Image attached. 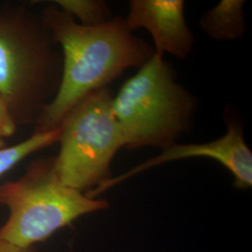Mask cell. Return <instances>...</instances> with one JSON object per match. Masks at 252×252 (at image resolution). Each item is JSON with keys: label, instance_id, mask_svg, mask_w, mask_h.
Instances as JSON below:
<instances>
[{"label": "cell", "instance_id": "cell-12", "mask_svg": "<svg viewBox=\"0 0 252 252\" xmlns=\"http://www.w3.org/2000/svg\"><path fill=\"white\" fill-rule=\"evenodd\" d=\"M0 252H37L35 247L22 248L0 239Z\"/></svg>", "mask_w": 252, "mask_h": 252}, {"label": "cell", "instance_id": "cell-6", "mask_svg": "<svg viewBox=\"0 0 252 252\" xmlns=\"http://www.w3.org/2000/svg\"><path fill=\"white\" fill-rule=\"evenodd\" d=\"M192 157H207L220 162L234 176L235 188L246 189L252 187V151L245 142L241 124L233 118L227 124V132L216 140L204 144L178 145L175 143L163 149L161 154L136 165L124 175L108 179L86 194L90 198H97L102 192L134 177L138 173L165 162Z\"/></svg>", "mask_w": 252, "mask_h": 252}, {"label": "cell", "instance_id": "cell-1", "mask_svg": "<svg viewBox=\"0 0 252 252\" xmlns=\"http://www.w3.org/2000/svg\"><path fill=\"white\" fill-rule=\"evenodd\" d=\"M41 22L53 41L62 47L63 63L59 87L37 119L36 132L58 128L86 95L107 87L127 69L140 68L155 54L123 19L86 27L53 4L43 10Z\"/></svg>", "mask_w": 252, "mask_h": 252}, {"label": "cell", "instance_id": "cell-3", "mask_svg": "<svg viewBox=\"0 0 252 252\" xmlns=\"http://www.w3.org/2000/svg\"><path fill=\"white\" fill-rule=\"evenodd\" d=\"M0 204L9 210L0 239L22 248L34 247L80 217L108 207L106 200L90 198L65 185L55 157L32 162L19 180L0 185Z\"/></svg>", "mask_w": 252, "mask_h": 252}, {"label": "cell", "instance_id": "cell-5", "mask_svg": "<svg viewBox=\"0 0 252 252\" xmlns=\"http://www.w3.org/2000/svg\"><path fill=\"white\" fill-rule=\"evenodd\" d=\"M114 94L105 87L81 99L60 124V152L55 157L63 183L87 193L110 179V163L126 147L112 109Z\"/></svg>", "mask_w": 252, "mask_h": 252}, {"label": "cell", "instance_id": "cell-9", "mask_svg": "<svg viewBox=\"0 0 252 252\" xmlns=\"http://www.w3.org/2000/svg\"><path fill=\"white\" fill-rule=\"evenodd\" d=\"M59 136L60 128L58 127L49 132H35L34 135L18 144L1 148L0 178L32 153L58 142Z\"/></svg>", "mask_w": 252, "mask_h": 252}, {"label": "cell", "instance_id": "cell-2", "mask_svg": "<svg viewBox=\"0 0 252 252\" xmlns=\"http://www.w3.org/2000/svg\"><path fill=\"white\" fill-rule=\"evenodd\" d=\"M112 109L126 148L163 150L189 130L195 101L176 81L163 55L155 53L113 96Z\"/></svg>", "mask_w": 252, "mask_h": 252}, {"label": "cell", "instance_id": "cell-10", "mask_svg": "<svg viewBox=\"0 0 252 252\" xmlns=\"http://www.w3.org/2000/svg\"><path fill=\"white\" fill-rule=\"evenodd\" d=\"M53 3L73 18L80 19L82 26L97 27L108 24L113 19L110 9L104 1L55 0Z\"/></svg>", "mask_w": 252, "mask_h": 252}, {"label": "cell", "instance_id": "cell-7", "mask_svg": "<svg viewBox=\"0 0 252 252\" xmlns=\"http://www.w3.org/2000/svg\"><path fill=\"white\" fill-rule=\"evenodd\" d=\"M182 0H132L126 20L133 32L147 29L153 36L155 53L184 59L192 50L193 36L184 17Z\"/></svg>", "mask_w": 252, "mask_h": 252}, {"label": "cell", "instance_id": "cell-4", "mask_svg": "<svg viewBox=\"0 0 252 252\" xmlns=\"http://www.w3.org/2000/svg\"><path fill=\"white\" fill-rule=\"evenodd\" d=\"M52 37L23 7L0 9V97L15 123L37 121L56 75Z\"/></svg>", "mask_w": 252, "mask_h": 252}, {"label": "cell", "instance_id": "cell-8", "mask_svg": "<svg viewBox=\"0 0 252 252\" xmlns=\"http://www.w3.org/2000/svg\"><path fill=\"white\" fill-rule=\"evenodd\" d=\"M245 1L222 0L200 21L201 28L215 40H234L246 32L243 8Z\"/></svg>", "mask_w": 252, "mask_h": 252}, {"label": "cell", "instance_id": "cell-11", "mask_svg": "<svg viewBox=\"0 0 252 252\" xmlns=\"http://www.w3.org/2000/svg\"><path fill=\"white\" fill-rule=\"evenodd\" d=\"M17 124L12 117L9 107L0 97V149L5 147V138L16 132Z\"/></svg>", "mask_w": 252, "mask_h": 252}]
</instances>
